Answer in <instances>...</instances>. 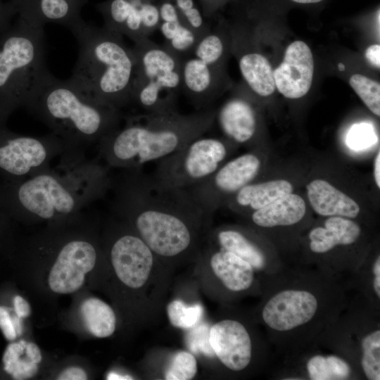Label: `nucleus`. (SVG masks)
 Masks as SVG:
<instances>
[{"mask_svg":"<svg viewBox=\"0 0 380 380\" xmlns=\"http://www.w3.org/2000/svg\"><path fill=\"white\" fill-rule=\"evenodd\" d=\"M111 208L161 260L197 255L212 215L186 189L166 186L141 168L113 178Z\"/></svg>","mask_w":380,"mask_h":380,"instance_id":"1","label":"nucleus"},{"mask_svg":"<svg viewBox=\"0 0 380 380\" xmlns=\"http://www.w3.org/2000/svg\"><path fill=\"white\" fill-rule=\"evenodd\" d=\"M59 162L29 177L0 182V207L8 217L57 222L81 213L110 189V167L98 158L65 152Z\"/></svg>","mask_w":380,"mask_h":380,"instance_id":"2","label":"nucleus"},{"mask_svg":"<svg viewBox=\"0 0 380 380\" xmlns=\"http://www.w3.org/2000/svg\"><path fill=\"white\" fill-rule=\"evenodd\" d=\"M215 114L207 108L191 114L173 111L123 116L124 125L98 142L99 156L110 168L139 167L158 161L208 132Z\"/></svg>","mask_w":380,"mask_h":380,"instance_id":"3","label":"nucleus"},{"mask_svg":"<svg viewBox=\"0 0 380 380\" xmlns=\"http://www.w3.org/2000/svg\"><path fill=\"white\" fill-rule=\"evenodd\" d=\"M24 106L63 141L69 153H84L117 129L123 118L120 110L86 95L70 80L57 79L48 69Z\"/></svg>","mask_w":380,"mask_h":380,"instance_id":"4","label":"nucleus"},{"mask_svg":"<svg viewBox=\"0 0 380 380\" xmlns=\"http://www.w3.org/2000/svg\"><path fill=\"white\" fill-rule=\"evenodd\" d=\"M79 55L69 79L92 99L122 110L131 105L135 60L122 36L77 21L69 27Z\"/></svg>","mask_w":380,"mask_h":380,"instance_id":"5","label":"nucleus"},{"mask_svg":"<svg viewBox=\"0 0 380 380\" xmlns=\"http://www.w3.org/2000/svg\"><path fill=\"white\" fill-rule=\"evenodd\" d=\"M46 70L42 25L27 20L4 36L0 42V124L24 106Z\"/></svg>","mask_w":380,"mask_h":380,"instance_id":"6","label":"nucleus"},{"mask_svg":"<svg viewBox=\"0 0 380 380\" xmlns=\"http://www.w3.org/2000/svg\"><path fill=\"white\" fill-rule=\"evenodd\" d=\"M135 65L131 89V105L142 113L177 111L182 92V61L149 38L134 43Z\"/></svg>","mask_w":380,"mask_h":380,"instance_id":"7","label":"nucleus"},{"mask_svg":"<svg viewBox=\"0 0 380 380\" xmlns=\"http://www.w3.org/2000/svg\"><path fill=\"white\" fill-rule=\"evenodd\" d=\"M229 151L225 141L203 135L158 160L153 177L166 186L188 189L213 175L224 163Z\"/></svg>","mask_w":380,"mask_h":380,"instance_id":"8","label":"nucleus"},{"mask_svg":"<svg viewBox=\"0 0 380 380\" xmlns=\"http://www.w3.org/2000/svg\"><path fill=\"white\" fill-rule=\"evenodd\" d=\"M0 124V173L3 179H18L51 165L65 151L63 141L53 133L30 137L13 133Z\"/></svg>","mask_w":380,"mask_h":380,"instance_id":"9","label":"nucleus"},{"mask_svg":"<svg viewBox=\"0 0 380 380\" xmlns=\"http://www.w3.org/2000/svg\"><path fill=\"white\" fill-rule=\"evenodd\" d=\"M118 226L108 243L112 267L125 286L141 289L151 279L153 269L161 260L128 224L122 220Z\"/></svg>","mask_w":380,"mask_h":380,"instance_id":"10","label":"nucleus"},{"mask_svg":"<svg viewBox=\"0 0 380 380\" xmlns=\"http://www.w3.org/2000/svg\"><path fill=\"white\" fill-rule=\"evenodd\" d=\"M261 167L259 157L253 153L243 154L223 163L203 182L186 189L196 201L213 214L227 197L251 184Z\"/></svg>","mask_w":380,"mask_h":380,"instance_id":"11","label":"nucleus"},{"mask_svg":"<svg viewBox=\"0 0 380 380\" xmlns=\"http://www.w3.org/2000/svg\"><path fill=\"white\" fill-rule=\"evenodd\" d=\"M98 254L94 242L84 236L63 240L49 274V288L61 294L78 291L84 284L85 275L94 267Z\"/></svg>","mask_w":380,"mask_h":380,"instance_id":"12","label":"nucleus"},{"mask_svg":"<svg viewBox=\"0 0 380 380\" xmlns=\"http://www.w3.org/2000/svg\"><path fill=\"white\" fill-rule=\"evenodd\" d=\"M317 297L303 289H285L272 296L262 310L267 326L279 332L290 331L315 317L318 310Z\"/></svg>","mask_w":380,"mask_h":380,"instance_id":"13","label":"nucleus"},{"mask_svg":"<svg viewBox=\"0 0 380 380\" xmlns=\"http://www.w3.org/2000/svg\"><path fill=\"white\" fill-rule=\"evenodd\" d=\"M208 342L213 354L229 369L240 372L249 365L252 341L240 322L225 319L215 323L209 329Z\"/></svg>","mask_w":380,"mask_h":380,"instance_id":"14","label":"nucleus"},{"mask_svg":"<svg viewBox=\"0 0 380 380\" xmlns=\"http://www.w3.org/2000/svg\"><path fill=\"white\" fill-rule=\"evenodd\" d=\"M314 74V59L309 46L295 41L286 48L282 63L274 70L275 87L288 99H298L310 90Z\"/></svg>","mask_w":380,"mask_h":380,"instance_id":"15","label":"nucleus"},{"mask_svg":"<svg viewBox=\"0 0 380 380\" xmlns=\"http://www.w3.org/2000/svg\"><path fill=\"white\" fill-rule=\"evenodd\" d=\"M219 77L220 67L191 54L182 60V90L196 110L209 108L217 94Z\"/></svg>","mask_w":380,"mask_h":380,"instance_id":"16","label":"nucleus"},{"mask_svg":"<svg viewBox=\"0 0 380 380\" xmlns=\"http://www.w3.org/2000/svg\"><path fill=\"white\" fill-rule=\"evenodd\" d=\"M200 260L208 264L215 277L229 291L241 292L249 289L254 279L253 267L234 253L212 246L203 253Z\"/></svg>","mask_w":380,"mask_h":380,"instance_id":"17","label":"nucleus"},{"mask_svg":"<svg viewBox=\"0 0 380 380\" xmlns=\"http://www.w3.org/2000/svg\"><path fill=\"white\" fill-rule=\"evenodd\" d=\"M221 129L231 141L246 144L253 139L257 129V118L252 105L241 97L230 99L215 114Z\"/></svg>","mask_w":380,"mask_h":380,"instance_id":"18","label":"nucleus"},{"mask_svg":"<svg viewBox=\"0 0 380 380\" xmlns=\"http://www.w3.org/2000/svg\"><path fill=\"white\" fill-rule=\"evenodd\" d=\"M306 189L312 209L320 215L355 218L360 213L353 199L325 180L315 179Z\"/></svg>","mask_w":380,"mask_h":380,"instance_id":"19","label":"nucleus"},{"mask_svg":"<svg viewBox=\"0 0 380 380\" xmlns=\"http://www.w3.org/2000/svg\"><path fill=\"white\" fill-rule=\"evenodd\" d=\"M361 233L360 226L354 221L341 216H331L324 227L312 229L309 234L310 248L316 253L329 252L338 245L354 243Z\"/></svg>","mask_w":380,"mask_h":380,"instance_id":"20","label":"nucleus"},{"mask_svg":"<svg viewBox=\"0 0 380 380\" xmlns=\"http://www.w3.org/2000/svg\"><path fill=\"white\" fill-rule=\"evenodd\" d=\"M305 211L306 205L303 198L291 193L253 211L251 220L261 227L289 226L300 221Z\"/></svg>","mask_w":380,"mask_h":380,"instance_id":"21","label":"nucleus"},{"mask_svg":"<svg viewBox=\"0 0 380 380\" xmlns=\"http://www.w3.org/2000/svg\"><path fill=\"white\" fill-rule=\"evenodd\" d=\"M292 191V184L285 179L251 183L242 187L229 201L238 208L255 211Z\"/></svg>","mask_w":380,"mask_h":380,"instance_id":"22","label":"nucleus"},{"mask_svg":"<svg viewBox=\"0 0 380 380\" xmlns=\"http://www.w3.org/2000/svg\"><path fill=\"white\" fill-rule=\"evenodd\" d=\"M42 360V355L38 346L24 340L10 343L2 357L4 370L16 380L34 376Z\"/></svg>","mask_w":380,"mask_h":380,"instance_id":"23","label":"nucleus"},{"mask_svg":"<svg viewBox=\"0 0 380 380\" xmlns=\"http://www.w3.org/2000/svg\"><path fill=\"white\" fill-rule=\"evenodd\" d=\"M211 243L232 252L248 262L253 269H262L265 258L261 249L246 234L233 228H219L209 234Z\"/></svg>","mask_w":380,"mask_h":380,"instance_id":"24","label":"nucleus"},{"mask_svg":"<svg viewBox=\"0 0 380 380\" xmlns=\"http://www.w3.org/2000/svg\"><path fill=\"white\" fill-rule=\"evenodd\" d=\"M239 68L243 77L255 94L268 96L274 92V70L265 56L258 53H246L239 58Z\"/></svg>","mask_w":380,"mask_h":380,"instance_id":"25","label":"nucleus"},{"mask_svg":"<svg viewBox=\"0 0 380 380\" xmlns=\"http://www.w3.org/2000/svg\"><path fill=\"white\" fill-rule=\"evenodd\" d=\"M80 313L87 330L95 337L106 338L115 332V314L103 300L96 298L84 300L80 306Z\"/></svg>","mask_w":380,"mask_h":380,"instance_id":"26","label":"nucleus"},{"mask_svg":"<svg viewBox=\"0 0 380 380\" xmlns=\"http://www.w3.org/2000/svg\"><path fill=\"white\" fill-rule=\"evenodd\" d=\"M160 31L164 37V46L182 61L191 53L199 37L182 19L160 20Z\"/></svg>","mask_w":380,"mask_h":380,"instance_id":"27","label":"nucleus"},{"mask_svg":"<svg viewBox=\"0 0 380 380\" xmlns=\"http://www.w3.org/2000/svg\"><path fill=\"white\" fill-rule=\"evenodd\" d=\"M307 369L312 380L345 379L350 374L349 365L335 355H315L307 363Z\"/></svg>","mask_w":380,"mask_h":380,"instance_id":"28","label":"nucleus"},{"mask_svg":"<svg viewBox=\"0 0 380 380\" xmlns=\"http://www.w3.org/2000/svg\"><path fill=\"white\" fill-rule=\"evenodd\" d=\"M225 53V44L218 30H209L198 40L191 53L201 61L220 67Z\"/></svg>","mask_w":380,"mask_h":380,"instance_id":"29","label":"nucleus"},{"mask_svg":"<svg viewBox=\"0 0 380 380\" xmlns=\"http://www.w3.org/2000/svg\"><path fill=\"white\" fill-rule=\"evenodd\" d=\"M361 366L369 380L380 379V331L367 334L361 343Z\"/></svg>","mask_w":380,"mask_h":380,"instance_id":"30","label":"nucleus"},{"mask_svg":"<svg viewBox=\"0 0 380 380\" xmlns=\"http://www.w3.org/2000/svg\"><path fill=\"white\" fill-rule=\"evenodd\" d=\"M167 314L173 327L186 329L198 324L203 314V308L198 303L187 305L182 300L175 299L168 303Z\"/></svg>","mask_w":380,"mask_h":380,"instance_id":"31","label":"nucleus"},{"mask_svg":"<svg viewBox=\"0 0 380 380\" xmlns=\"http://www.w3.org/2000/svg\"><path fill=\"white\" fill-rule=\"evenodd\" d=\"M349 83L367 107L376 115H380V84L366 76L355 74Z\"/></svg>","mask_w":380,"mask_h":380,"instance_id":"32","label":"nucleus"},{"mask_svg":"<svg viewBox=\"0 0 380 380\" xmlns=\"http://www.w3.org/2000/svg\"><path fill=\"white\" fill-rule=\"evenodd\" d=\"M198 371L197 360L186 350L176 353L172 357L164 374L166 380H190Z\"/></svg>","mask_w":380,"mask_h":380,"instance_id":"33","label":"nucleus"},{"mask_svg":"<svg viewBox=\"0 0 380 380\" xmlns=\"http://www.w3.org/2000/svg\"><path fill=\"white\" fill-rule=\"evenodd\" d=\"M37 23L42 25L44 21L64 23L69 27L75 23L72 19V6L68 0H39Z\"/></svg>","mask_w":380,"mask_h":380,"instance_id":"34","label":"nucleus"},{"mask_svg":"<svg viewBox=\"0 0 380 380\" xmlns=\"http://www.w3.org/2000/svg\"><path fill=\"white\" fill-rule=\"evenodd\" d=\"M134 5L129 0H113L108 8V20L105 27L123 36Z\"/></svg>","mask_w":380,"mask_h":380,"instance_id":"35","label":"nucleus"},{"mask_svg":"<svg viewBox=\"0 0 380 380\" xmlns=\"http://www.w3.org/2000/svg\"><path fill=\"white\" fill-rule=\"evenodd\" d=\"M376 141L372 126L367 123L353 125L347 136V144L353 149L360 150L371 146Z\"/></svg>","mask_w":380,"mask_h":380,"instance_id":"36","label":"nucleus"},{"mask_svg":"<svg viewBox=\"0 0 380 380\" xmlns=\"http://www.w3.org/2000/svg\"><path fill=\"white\" fill-rule=\"evenodd\" d=\"M138 6L144 37L149 38L150 35L159 27L160 23L159 8L150 2H144Z\"/></svg>","mask_w":380,"mask_h":380,"instance_id":"37","label":"nucleus"},{"mask_svg":"<svg viewBox=\"0 0 380 380\" xmlns=\"http://www.w3.org/2000/svg\"><path fill=\"white\" fill-rule=\"evenodd\" d=\"M0 329L8 341H13L17 336L14 319L5 307L0 306Z\"/></svg>","mask_w":380,"mask_h":380,"instance_id":"38","label":"nucleus"},{"mask_svg":"<svg viewBox=\"0 0 380 380\" xmlns=\"http://www.w3.org/2000/svg\"><path fill=\"white\" fill-rule=\"evenodd\" d=\"M86 372L78 367H70L64 369L58 376L59 380H86Z\"/></svg>","mask_w":380,"mask_h":380,"instance_id":"39","label":"nucleus"},{"mask_svg":"<svg viewBox=\"0 0 380 380\" xmlns=\"http://www.w3.org/2000/svg\"><path fill=\"white\" fill-rule=\"evenodd\" d=\"M13 306L17 317L20 318H26L31 314V308L29 303L20 296L14 297Z\"/></svg>","mask_w":380,"mask_h":380,"instance_id":"40","label":"nucleus"},{"mask_svg":"<svg viewBox=\"0 0 380 380\" xmlns=\"http://www.w3.org/2000/svg\"><path fill=\"white\" fill-rule=\"evenodd\" d=\"M367 59L375 67H380V45L373 44L369 46L365 52Z\"/></svg>","mask_w":380,"mask_h":380,"instance_id":"41","label":"nucleus"},{"mask_svg":"<svg viewBox=\"0 0 380 380\" xmlns=\"http://www.w3.org/2000/svg\"><path fill=\"white\" fill-rule=\"evenodd\" d=\"M373 288L376 296L380 298V258L376 259L373 266Z\"/></svg>","mask_w":380,"mask_h":380,"instance_id":"42","label":"nucleus"},{"mask_svg":"<svg viewBox=\"0 0 380 380\" xmlns=\"http://www.w3.org/2000/svg\"><path fill=\"white\" fill-rule=\"evenodd\" d=\"M374 176L376 186L380 188V152L376 156L374 160Z\"/></svg>","mask_w":380,"mask_h":380,"instance_id":"43","label":"nucleus"},{"mask_svg":"<svg viewBox=\"0 0 380 380\" xmlns=\"http://www.w3.org/2000/svg\"><path fill=\"white\" fill-rule=\"evenodd\" d=\"M129 376H123V375H119L116 373L111 372L108 376V379H132V378H129Z\"/></svg>","mask_w":380,"mask_h":380,"instance_id":"44","label":"nucleus"},{"mask_svg":"<svg viewBox=\"0 0 380 380\" xmlns=\"http://www.w3.org/2000/svg\"><path fill=\"white\" fill-rule=\"evenodd\" d=\"M8 215L0 207V222L8 220Z\"/></svg>","mask_w":380,"mask_h":380,"instance_id":"45","label":"nucleus"},{"mask_svg":"<svg viewBox=\"0 0 380 380\" xmlns=\"http://www.w3.org/2000/svg\"><path fill=\"white\" fill-rule=\"evenodd\" d=\"M295 2L300 4H311V3H317L322 0H292Z\"/></svg>","mask_w":380,"mask_h":380,"instance_id":"46","label":"nucleus"},{"mask_svg":"<svg viewBox=\"0 0 380 380\" xmlns=\"http://www.w3.org/2000/svg\"><path fill=\"white\" fill-rule=\"evenodd\" d=\"M338 69H339L341 71L345 70V65H344L343 63H340L338 64Z\"/></svg>","mask_w":380,"mask_h":380,"instance_id":"47","label":"nucleus"},{"mask_svg":"<svg viewBox=\"0 0 380 380\" xmlns=\"http://www.w3.org/2000/svg\"><path fill=\"white\" fill-rule=\"evenodd\" d=\"M131 1L138 5L142 3L141 0H132Z\"/></svg>","mask_w":380,"mask_h":380,"instance_id":"48","label":"nucleus"}]
</instances>
